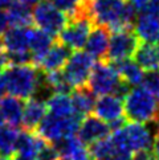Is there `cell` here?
<instances>
[{
  "label": "cell",
  "instance_id": "6da1fadb",
  "mask_svg": "<svg viewBox=\"0 0 159 160\" xmlns=\"http://www.w3.org/2000/svg\"><path fill=\"white\" fill-rule=\"evenodd\" d=\"M89 11L94 25L106 27L110 32L133 28L138 15L126 0H89Z\"/></svg>",
  "mask_w": 159,
  "mask_h": 160
},
{
  "label": "cell",
  "instance_id": "7a4b0ae2",
  "mask_svg": "<svg viewBox=\"0 0 159 160\" xmlns=\"http://www.w3.org/2000/svg\"><path fill=\"white\" fill-rule=\"evenodd\" d=\"M125 117L127 122L149 123L156 118L159 112V102L155 95L142 86L133 88L123 101Z\"/></svg>",
  "mask_w": 159,
  "mask_h": 160
},
{
  "label": "cell",
  "instance_id": "3957f363",
  "mask_svg": "<svg viewBox=\"0 0 159 160\" xmlns=\"http://www.w3.org/2000/svg\"><path fill=\"white\" fill-rule=\"evenodd\" d=\"M9 95L19 99H29L36 88L37 66L36 65H20L7 66L4 70Z\"/></svg>",
  "mask_w": 159,
  "mask_h": 160
},
{
  "label": "cell",
  "instance_id": "277c9868",
  "mask_svg": "<svg viewBox=\"0 0 159 160\" xmlns=\"http://www.w3.org/2000/svg\"><path fill=\"white\" fill-rule=\"evenodd\" d=\"M82 119L84 118L78 117L77 114H73V115L66 118H61L49 112L40 123L36 134L41 136L44 140L54 144L56 142L64 138L74 136L78 132Z\"/></svg>",
  "mask_w": 159,
  "mask_h": 160
},
{
  "label": "cell",
  "instance_id": "5b68a950",
  "mask_svg": "<svg viewBox=\"0 0 159 160\" xmlns=\"http://www.w3.org/2000/svg\"><path fill=\"white\" fill-rule=\"evenodd\" d=\"M33 22L38 29L47 32L52 37L59 36L68 24V16L61 12L50 0H41L32 9Z\"/></svg>",
  "mask_w": 159,
  "mask_h": 160
},
{
  "label": "cell",
  "instance_id": "8992f818",
  "mask_svg": "<svg viewBox=\"0 0 159 160\" xmlns=\"http://www.w3.org/2000/svg\"><path fill=\"white\" fill-rule=\"evenodd\" d=\"M95 61L86 50H76L65 64L62 73L73 89L86 86Z\"/></svg>",
  "mask_w": 159,
  "mask_h": 160
},
{
  "label": "cell",
  "instance_id": "52a82bcc",
  "mask_svg": "<svg viewBox=\"0 0 159 160\" xmlns=\"http://www.w3.org/2000/svg\"><path fill=\"white\" fill-rule=\"evenodd\" d=\"M119 81H121V77L115 68L109 61L102 60L94 64L86 86L95 95H113Z\"/></svg>",
  "mask_w": 159,
  "mask_h": 160
},
{
  "label": "cell",
  "instance_id": "ba28073f",
  "mask_svg": "<svg viewBox=\"0 0 159 160\" xmlns=\"http://www.w3.org/2000/svg\"><path fill=\"white\" fill-rule=\"evenodd\" d=\"M141 44V40L133 28H123L111 33L107 61H121L134 57Z\"/></svg>",
  "mask_w": 159,
  "mask_h": 160
},
{
  "label": "cell",
  "instance_id": "9c48e42d",
  "mask_svg": "<svg viewBox=\"0 0 159 160\" xmlns=\"http://www.w3.org/2000/svg\"><path fill=\"white\" fill-rule=\"evenodd\" d=\"M135 33L142 42L159 41V4L152 3L141 11L135 20Z\"/></svg>",
  "mask_w": 159,
  "mask_h": 160
},
{
  "label": "cell",
  "instance_id": "30bf717a",
  "mask_svg": "<svg viewBox=\"0 0 159 160\" xmlns=\"http://www.w3.org/2000/svg\"><path fill=\"white\" fill-rule=\"evenodd\" d=\"M110 131L111 130L106 122H104L98 117L90 114V115L85 117L82 119L77 135H78V139L81 140L84 144L92 146L100 140L107 139Z\"/></svg>",
  "mask_w": 159,
  "mask_h": 160
},
{
  "label": "cell",
  "instance_id": "8fae6325",
  "mask_svg": "<svg viewBox=\"0 0 159 160\" xmlns=\"http://www.w3.org/2000/svg\"><path fill=\"white\" fill-rule=\"evenodd\" d=\"M110 36H111L110 31L106 27L94 25V28L89 35L86 45H85L86 52L94 60H98V61L105 60V57L107 56V50H109Z\"/></svg>",
  "mask_w": 159,
  "mask_h": 160
},
{
  "label": "cell",
  "instance_id": "7c38bea8",
  "mask_svg": "<svg viewBox=\"0 0 159 160\" xmlns=\"http://www.w3.org/2000/svg\"><path fill=\"white\" fill-rule=\"evenodd\" d=\"M70 56H72L70 48H68L66 45L61 44L60 41H54L53 47L43 57V60L40 61L37 66L47 73L59 72L64 69V66L68 62V60L70 58Z\"/></svg>",
  "mask_w": 159,
  "mask_h": 160
},
{
  "label": "cell",
  "instance_id": "4fadbf2b",
  "mask_svg": "<svg viewBox=\"0 0 159 160\" xmlns=\"http://www.w3.org/2000/svg\"><path fill=\"white\" fill-rule=\"evenodd\" d=\"M32 28L29 27H11L4 33L3 41L8 53L29 52Z\"/></svg>",
  "mask_w": 159,
  "mask_h": 160
},
{
  "label": "cell",
  "instance_id": "5bb4252c",
  "mask_svg": "<svg viewBox=\"0 0 159 160\" xmlns=\"http://www.w3.org/2000/svg\"><path fill=\"white\" fill-rule=\"evenodd\" d=\"M94 115L106 123H111L125 117L123 101L114 95H102L95 102Z\"/></svg>",
  "mask_w": 159,
  "mask_h": 160
},
{
  "label": "cell",
  "instance_id": "9a60e30c",
  "mask_svg": "<svg viewBox=\"0 0 159 160\" xmlns=\"http://www.w3.org/2000/svg\"><path fill=\"white\" fill-rule=\"evenodd\" d=\"M45 117H47V105L32 98L28 99L25 102L24 114H23V128L25 131L35 132Z\"/></svg>",
  "mask_w": 159,
  "mask_h": 160
},
{
  "label": "cell",
  "instance_id": "2e32d148",
  "mask_svg": "<svg viewBox=\"0 0 159 160\" xmlns=\"http://www.w3.org/2000/svg\"><path fill=\"white\" fill-rule=\"evenodd\" d=\"M95 102H97L95 94L88 86L77 88L73 90L72 93L73 110H74V114H77L78 117L85 118L90 115L94 111Z\"/></svg>",
  "mask_w": 159,
  "mask_h": 160
},
{
  "label": "cell",
  "instance_id": "e0dca14e",
  "mask_svg": "<svg viewBox=\"0 0 159 160\" xmlns=\"http://www.w3.org/2000/svg\"><path fill=\"white\" fill-rule=\"evenodd\" d=\"M25 103L23 99L16 97L8 95L0 101V114L3 115L4 121L9 126L18 127L23 123V114H24Z\"/></svg>",
  "mask_w": 159,
  "mask_h": 160
},
{
  "label": "cell",
  "instance_id": "ac0fdd59",
  "mask_svg": "<svg viewBox=\"0 0 159 160\" xmlns=\"http://www.w3.org/2000/svg\"><path fill=\"white\" fill-rule=\"evenodd\" d=\"M53 37L48 35L38 28H32L31 35V44H29V52L33 57V64L36 66L40 64L43 57L49 52V49L53 47Z\"/></svg>",
  "mask_w": 159,
  "mask_h": 160
},
{
  "label": "cell",
  "instance_id": "d6986e66",
  "mask_svg": "<svg viewBox=\"0 0 159 160\" xmlns=\"http://www.w3.org/2000/svg\"><path fill=\"white\" fill-rule=\"evenodd\" d=\"M45 140L40 135L23 130L19 132L18 142H16V155L25 158H36L40 147Z\"/></svg>",
  "mask_w": 159,
  "mask_h": 160
},
{
  "label": "cell",
  "instance_id": "ffe728a7",
  "mask_svg": "<svg viewBox=\"0 0 159 160\" xmlns=\"http://www.w3.org/2000/svg\"><path fill=\"white\" fill-rule=\"evenodd\" d=\"M110 64L115 68L119 77L123 81H126L131 86H137L142 83V78H143V70L142 68L135 62L134 60H121V61H109Z\"/></svg>",
  "mask_w": 159,
  "mask_h": 160
},
{
  "label": "cell",
  "instance_id": "44dd1931",
  "mask_svg": "<svg viewBox=\"0 0 159 160\" xmlns=\"http://www.w3.org/2000/svg\"><path fill=\"white\" fill-rule=\"evenodd\" d=\"M134 61L146 70L159 69V52L156 44L151 42H142L134 54Z\"/></svg>",
  "mask_w": 159,
  "mask_h": 160
},
{
  "label": "cell",
  "instance_id": "7402d4cb",
  "mask_svg": "<svg viewBox=\"0 0 159 160\" xmlns=\"http://www.w3.org/2000/svg\"><path fill=\"white\" fill-rule=\"evenodd\" d=\"M9 24L12 27H29L33 22V12L29 5L16 0L7 8Z\"/></svg>",
  "mask_w": 159,
  "mask_h": 160
},
{
  "label": "cell",
  "instance_id": "603a6c76",
  "mask_svg": "<svg viewBox=\"0 0 159 160\" xmlns=\"http://www.w3.org/2000/svg\"><path fill=\"white\" fill-rule=\"evenodd\" d=\"M19 131L13 126H3L0 128V156L11 158L16 153V142Z\"/></svg>",
  "mask_w": 159,
  "mask_h": 160
},
{
  "label": "cell",
  "instance_id": "cb8c5ba5",
  "mask_svg": "<svg viewBox=\"0 0 159 160\" xmlns=\"http://www.w3.org/2000/svg\"><path fill=\"white\" fill-rule=\"evenodd\" d=\"M47 107L49 108V112L56 117L66 118L74 114L72 98H69V95H65V94H54L48 101Z\"/></svg>",
  "mask_w": 159,
  "mask_h": 160
},
{
  "label": "cell",
  "instance_id": "d4e9b609",
  "mask_svg": "<svg viewBox=\"0 0 159 160\" xmlns=\"http://www.w3.org/2000/svg\"><path fill=\"white\" fill-rule=\"evenodd\" d=\"M48 79L52 88L54 89V93L56 94H65V95H69V93H72L73 88L70 86V83L66 81V78L64 76L62 70L59 72H52V73H47Z\"/></svg>",
  "mask_w": 159,
  "mask_h": 160
},
{
  "label": "cell",
  "instance_id": "484cf974",
  "mask_svg": "<svg viewBox=\"0 0 159 160\" xmlns=\"http://www.w3.org/2000/svg\"><path fill=\"white\" fill-rule=\"evenodd\" d=\"M142 88L159 98V69L146 70L142 78Z\"/></svg>",
  "mask_w": 159,
  "mask_h": 160
},
{
  "label": "cell",
  "instance_id": "4316f807",
  "mask_svg": "<svg viewBox=\"0 0 159 160\" xmlns=\"http://www.w3.org/2000/svg\"><path fill=\"white\" fill-rule=\"evenodd\" d=\"M37 160H60V153L54 144L45 140L37 152Z\"/></svg>",
  "mask_w": 159,
  "mask_h": 160
},
{
  "label": "cell",
  "instance_id": "83f0119b",
  "mask_svg": "<svg viewBox=\"0 0 159 160\" xmlns=\"http://www.w3.org/2000/svg\"><path fill=\"white\" fill-rule=\"evenodd\" d=\"M56 7H57L61 12H64L68 18H70L73 16L77 9H78V5L81 2H78V0H50Z\"/></svg>",
  "mask_w": 159,
  "mask_h": 160
},
{
  "label": "cell",
  "instance_id": "f1b7e54d",
  "mask_svg": "<svg viewBox=\"0 0 159 160\" xmlns=\"http://www.w3.org/2000/svg\"><path fill=\"white\" fill-rule=\"evenodd\" d=\"M133 160H156V158L152 150H142L134 152Z\"/></svg>",
  "mask_w": 159,
  "mask_h": 160
},
{
  "label": "cell",
  "instance_id": "f546056e",
  "mask_svg": "<svg viewBox=\"0 0 159 160\" xmlns=\"http://www.w3.org/2000/svg\"><path fill=\"white\" fill-rule=\"evenodd\" d=\"M8 25H9V19L7 11L0 8V35H3V33L8 31Z\"/></svg>",
  "mask_w": 159,
  "mask_h": 160
},
{
  "label": "cell",
  "instance_id": "4dcf8cb0",
  "mask_svg": "<svg viewBox=\"0 0 159 160\" xmlns=\"http://www.w3.org/2000/svg\"><path fill=\"white\" fill-rule=\"evenodd\" d=\"M129 3L131 4L134 7V9L139 13L141 11H143L147 5L150 4V0H129Z\"/></svg>",
  "mask_w": 159,
  "mask_h": 160
},
{
  "label": "cell",
  "instance_id": "1f68e13d",
  "mask_svg": "<svg viewBox=\"0 0 159 160\" xmlns=\"http://www.w3.org/2000/svg\"><path fill=\"white\" fill-rule=\"evenodd\" d=\"M7 93H8V88H7V81H5V77L4 74L0 76V101L3 98L7 97Z\"/></svg>",
  "mask_w": 159,
  "mask_h": 160
},
{
  "label": "cell",
  "instance_id": "d6a6232c",
  "mask_svg": "<svg viewBox=\"0 0 159 160\" xmlns=\"http://www.w3.org/2000/svg\"><path fill=\"white\" fill-rule=\"evenodd\" d=\"M152 151H154V153H155V158H156V160H159V134L155 136L154 146H152Z\"/></svg>",
  "mask_w": 159,
  "mask_h": 160
},
{
  "label": "cell",
  "instance_id": "836d02e7",
  "mask_svg": "<svg viewBox=\"0 0 159 160\" xmlns=\"http://www.w3.org/2000/svg\"><path fill=\"white\" fill-rule=\"evenodd\" d=\"M13 2H16V0H0V8H8Z\"/></svg>",
  "mask_w": 159,
  "mask_h": 160
},
{
  "label": "cell",
  "instance_id": "e575fe53",
  "mask_svg": "<svg viewBox=\"0 0 159 160\" xmlns=\"http://www.w3.org/2000/svg\"><path fill=\"white\" fill-rule=\"evenodd\" d=\"M5 68H7V62H5L4 57H2V58H0V76H2V74L4 73Z\"/></svg>",
  "mask_w": 159,
  "mask_h": 160
},
{
  "label": "cell",
  "instance_id": "d590c367",
  "mask_svg": "<svg viewBox=\"0 0 159 160\" xmlns=\"http://www.w3.org/2000/svg\"><path fill=\"white\" fill-rule=\"evenodd\" d=\"M5 52V47H4V41H3V38L0 37V58H2V57H4V53Z\"/></svg>",
  "mask_w": 159,
  "mask_h": 160
},
{
  "label": "cell",
  "instance_id": "8d00e7d4",
  "mask_svg": "<svg viewBox=\"0 0 159 160\" xmlns=\"http://www.w3.org/2000/svg\"><path fill=\"white\" fill-rule=\"evenodd\" d=\"M19 2L25 3V4H28V5H36L37 3L41 2V0H19Z\"/></svg>",
  "mask_w": 159,
  "mask_h": 160
},
{
  "label": "cell",
  "instance_id": "74e56055",
  "mask_svg": "<svg viewBox=\"0 0 159 160\" xmlns=\"http://www.w3.org/2000/svg\"><path fill=\"white\" fill-rule=\"evenodd\" d=\"M15 160H37L36 158H25V156H19L16 155L15 156Z\"/></svg>",
  "mask_w": 159,
  "mask_h": 160
},
{
  "label": "cell",
  "instance_id": "f35d334b",
  "mask_svg": "<svg viewBox=\"0 0 159 160\" xmlns=\"http://www.w3.org/2000/svg\"><path fill=\"white\" fill-rule=\"evenodd\" d=\"M154 122H155V124H156V127H158V131H159V112H158V115H156V118L154 119Z\"/></svg>",
  "mask_w": 159,
  "mask_h": 160
},
{
  "label": "cell",
  "instance_id": "ab89813d",
  "mask_svg": "<svg viewBox=\"0 0 159 160\" xmlns=\"http://www.w3.org/2000/svg\"><path fill=\"white\" fill-rule=\"evenodd\" d=\"M4 118H3V115H2V114H0V128H2L3 127V126H4Z\"/></svg>",
  "mask_w": 159,
  "mask_h": 160
},
{
  "label": "cell",
  "instance_id": "60d3db41",
  "mask_svg": "<svg viewBox=\"0 0 159 160\" xmlns=\"http://www.w3.org/2000/svg\"><path fill=\"white\" fill-rule=\"evenodd\" d=\"M0 160H12L11 158H4V156H0Z\"/></svg>",
  "mask_w": 159,
  "mask_h": 160
},
{
  "label": "cell",
  "instance_id": "b9f144b4",
  "mask_svg": "<svg viewBox=\"0 0 159 160\" xmlns=\"http://www.w3.org/2000/svg\"><path fill=\"white\" fill-rule=\"evenodd\" d=\"M150 2H152V3H158V4H159V0H150Z\"/></svg>",
  "mask_w": 159,
  "mask_h": 160
},
{
  "label": "cell",
  "instance_id": "7bdbcfd3",
  "mask_svg": "<svg viewBox=\"0 0 159 160\" xmlns=\"http://www.w3.org/2000/svg\"><path fill=\"white\" fill-rule=\"evenodd\" d=\"M60 160H70V159H66V158H61Z\"/></svg>",
  "mask_w": 159,
  "mask_h": 160
},
{
  "label": "cell",
  "instance_id": "ee69618b",
  "mask_svg": "<svg viewBox=\"0 0 159 160\" xmlns=\"http://www.w3.org/2000/svg\"><path fill=\"white\" fill-rule=\"evenodd\" d=\"M78 2H82V0H78Z\"/></svg>",
  "mask_w": 159,
  "mask_h": 160
}]
</instances>
